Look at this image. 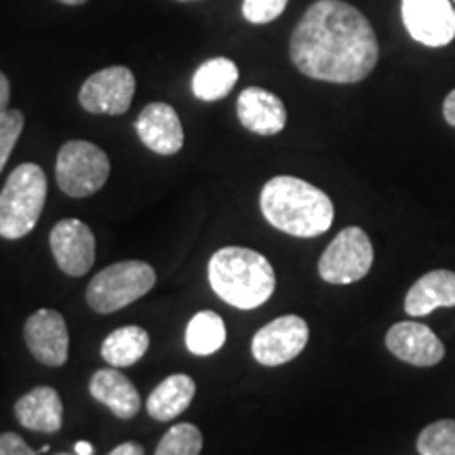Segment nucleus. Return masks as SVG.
<instances>
[{
	"label": "nucleus",
	"instance_id": "2f4dec72",
	"mask_svg": "<svg viewBox=\"0 0 455 455\" xmlns=\"http://www.w3.org/2000/svg\"><path fill=\"white\" fill-rule=\"evenodd\" d=\"M60 3H64V4H72V7H78V4L89 3V0H60Z\"/></svg>",
	"mask_w": 455,
	"mask_h": 455
},
{
	"label": "nucleus",
	"instance_id": "dca6fc26",
	"mask_svg": "<svg viewBox=\"0 0 455 455\" xmlns=\"http://www.w3.org/2000/svg\"><path fill=\"white\" fill-rule=\"evenodd\" d=\"M89 392L95 401L106 405L118 419H131L141 409V396L127 375L116 367L100 369L91 375Z\"/></svg>",
	"mask_w": 455,
	"mask_h": 455
},
{
	"label": "nucleus",
	"instance_id": "39448f33",
	"mask_svg": "<svg viewBox=\"0 0 455 455\" xmlns=\"http://www.w3.org/2000/svg\"><path fill=\"white\" fill-rule=\"evenodd\" d=\"M155 283L156 272L146 261H118L91 278L87 304L100 315H112L144 298Z\"/></svg>",
	"mask_w": 455,
	"mask_h": 455
},
{
	"label": "nucleus",
	"instance_id": "7c9ffc66",
	"mask_svg": "<svg viewBox=\"0 0 455 455\" xmlns=\"http://www.w3.org/2000/svg\"><path fill=\"white\" fill-rule=\"evenodd\" d=\"M74 451H76V455H93L95 449L89 441H78L76 445H74Z\"/></svg>",
	"mask_w": 455,
	"mask_h": 455
},
{
	"label": "nucleus",
	"instance_id": "7ed1b4c3",
	"mask_svg": "<svg viewBox=\"0 0 455 455\" xmlns=\"http://www.w3.org/2000/svg\"><path fill=\"white\" fill-rule=\"evenodd\" d=\"M209 284L226 304L253 310L272 298L276 276L261 253L247 247H224L209 259Z\"/></svg>",
	"mask_w": 455,
	"mask_h": 455
},
{
	"label": "nucleus",
	"instance_id": "f257e3e1",
	"mask_svg": "<svg viewBox=\"0 0 455 455\" xmlns=\"http://www.w3.org/2000/svg\"><path fill=\"white\" fill-rule=\"evenodd\" d=\"M289 55L308 78L352 84L373 72L379 44L369 20L356 7L344 0H316L295 26Z\"/></svg>",
	"mask_w": 455,
	"mask_h": 455
},
{
	"label": "nucleus",
	"instance_id": "9d476101",
	"mask_svg": "<svg viewBox=\"0 0 455 455\" xmlns=\"http://www.w3.org/2000/svg\"><path fill=\"white\" fill-rule=\"evenodd\" d=\"M401 15L409 36L426 47H445L455 38L451 0H403Z\"/></svg>",
	"mask_w": 455,
	"mask_h": 455
},
{
	"label": "nucleus",
	"instance_id": "aec40b11",
	"mask_svg": "<svg viewBox=\"0 0 455 455\" xmlns=\"http://www.w3.org/2000/svg\"><path fill=\"white\" fill-rule=\"evenodd\" d=\"M238 68L228 57H213L196 68L192 76V93L201 101H220L235 89Z\"/></svg>",
	"mask_w": 455,
	"mask_h": 455
},
{
	"label": "nucleus",
	"instance_id": "b1692460",
	"mask_svg": "<svg viewBox=\"0 0 455 455\" xmlns=\"http://www.w3.org/2000/svg\"><path fill=\"white\" fill-rule=\"evenodd\" d=\"M419 455H455V419H439L419 432Z\"/></svg>",
	"mask_w": 455,
	"mask_h": 455
},
{
	"label": "nucleus",
	"instance_id": "cd10ccee",
	"mask_svg": "<svg viewBox=\"0 0 455 455\" xmlns=\"http://www.w3.org/2000/svg\"><path fill=\"white\" fill-rule=\"evenodd\" d=\"M9 100H11V84L9 78L0 72V118L4 116L9 110Z\"/></svg>",
	"mask_w": 455,
	"mask_h": 455
},
{
	"label": "nucleus",
	"instance_id": "473e14b6",
	"mask_svg": "<svg viewBox=\"0 0 455 455\" xmlns=\"http://www.w3.org/2000/svg\"><path fill=\"white\" fill-rule=\"evenodd\" d=\"M180 3H192V0H180Z\"/></svg>",
	"mask_w": 455,
	"mask_h": 455
},
{
	"label": "nucleus",
	"instance_id": "9b49d317",
	"mask_svg": "<svg viewBox=\"0 0 455 455\" xmlns=\"http://www.w3.org/2000/svg\"><path fill=\"white\" fill-rule=\"evenodd\" d=\"M55 264L68 276L87 275L95 261V236L81 220H61L49 235Z\"/></svg>",
	"mask_w": 455,
	"mask_h": 455
},
{
	"label": "nucleus",
	"instance_id": "1a4fd4ad",
	"mask_svg": "<svg viewBox=\"0 0 455 455\" xmlns=\"http://www.w3.org/2000/svg\"><path fill=\"white\" fill-rule=\"evenodd\" d=\"M135 95V76L129 68L110 66L91 74L81 87L78 101L91 114L118 116L131 108Z\"/></svg>",
	"mask_w": 455,
	"mask_h": 455
},
{
	"label": "nucleus",
	"instance_id": "c756f323",
	"mask_svg": "<svg viewBox=\"0 0 455 455\" xmlns=\"http://www.w3.org/2000/svg\"><path fill=\"white\" fill-rule=\"evenodd\" d=\"M443 116L445 121L455 127V89L445 98V104H443Z\"/></svg>",
	"mask_w": 455,
	"mask_h": 455
},
{
	"label": "nucleus",
	"instance_id": "6ab92c4d",
	"mask_svg": "<svg viewBox=\"0 0 455 455\" xmlns=\"http://www.w3.org/2000/svg\"><path fill=\"white\" fill-rule=\"evenodd\" d=\"M196 395V384L190 375L173 373L164 378L146 401V411L156 422H171L190 407Z\"/></svg>",
	"mask_w": 455,
	"mask_h": 455
},
{
	"label": "nucleus",
	"instance_id": "4468645a",
	"mask_svg": "<svg viewBox=\"0 0 455 455\" xmlns=\"http://www.w3.org/2000/svg\"><path fill=\"white\" fill-rule=\"evenodd\" d=\"M135 131L141 144L161 156L178 155L184 148V127L178 112L164 101L148 104L135 121Z\"/></svg>",
	"mask_w": 455,
	"mask_h": 455
},
{
	"label": "nucleus",
	"instance_id": "2eb2a0df",
	"mask_svg": "<svg viewBox=\"0 0 455 455\" xmlns=\"http://www.w3.org/2000/svg\"><path fill=\"white\" fill-rule=\"evenodd\" d=\"M236 114L244 129L264 138L281 133L287 124V110H284L283 100L261 87H247L238 95Z\"/></svg>",
	"mask_w": 455,
	"mask_h": 455
},
{
	"label": "nucleus",
	"instance_id": "423d86ee",
	"mask_svg": "<svg viewBox=\"0 0 455 455\" xmlns=\"http://www.w3.org/2000/svg\"><path fill=\"white\" fill-rule=\"evenodd\" d=\"M110 175V161L100 146L74 140L61 146L55 163V178L61 192L84 198L101 190Z\"/></svg>",
	"mask_w": 455,
	"mask_h": 455
},
{
	"label": "nucleus",
	"instance_id": "393cba45",
	"mask_svg": "<svg viewBox=\"0 0 455 455\" xmlns=\"http://www.w3.org/2000/svg\"><path fill=\"white\" fill-rule=\"evenodd\" d=\"M24 123L26 118L20 110H7V114L0 118V173L7 164L21 131H24Z\"/></svg>",
	"mask_w": 455,
	"mask_h": 455
},
{
	"label": "nucleus",
	"instance_id": "72a5a7b5",
	"mask_svg": "<svg viewBox=\"0 0 455 455\" xmlns=\"http://www.w3.org/2000/svg\"><path fill=\"white\" fill-rule=\"evenodd\" d=\"M57 455H70V453H57Z\"/></svg>",
	"mask_w": 455,
	"mask_h": 455
},
{
	"label": "nucleus",
	"instance_id": "6e6552de",
	"mask_svg": "<svg viewBox=\"0 0 455 455\" xmlns=\"http://www.w3.org/2000/svg\"><path fill=\"white\" fill-rule=\"evenodd\" d=\"M310 338L308 323L301 316L287 315L268 323L253 335L251 352L259 365L278 367L301 355Z\"/></svg>",
	"mask_w": 455,
	"mask_h": 455
},
{
	"label": "nucleus",
	"instance_id": "f03ea898",
	"mask_svg": "<svg viewBox=\"0 0 455 455\" xmlns=\"http://www.w3.org/2000/svg\"><path fill=\"white\" fill-rule=\"evenodd\" d=\"M259 207L270 226L298 238L325 235L335 218L325 192L291 175H278L261 188Z\"/></svg>",
	"mask_w": 455,
	"mask_h": 455
},
{
	"label": "nucleus",
	"instance_id": "a211bd4d",
	"mask_svg": "<svg viewBox=\"0 0 455 455\" xmlns=\"http://www.w3.org/2000/svg\"><path fill=\"white\" fill-rule=\"evenodd\" d=\"M455 306V272L432 270L409 289L405 312L409 316H426L436 308Z\"/></svg>",
	"mask_w": 455,
	"mask_h": 455
},
{
	"label": "nucleus",
	"instance_id": "412c9836",
	"mask_svg": "<svg viewBox=\"0 0 455 455\" xmlns=\"http://www.w3.org/2000/svg\"><path fill=\"white\" fill-rule=\"evenodd\" d=\"M150 348V335L144 327L127 325L112 331L101 344V358L110 367H131Z\"/></svg>",
	"mask_w": 455,
	"mask_h": 455
},
{
	"label": "nucleus",
	"instance_id": "bb28decb",
	"mask_svg": "<svg viewBox=\"0 0 455 455\" xmlns=\"http://www.w3.org/2000/svg\"><path fill=\"white\" fill-rule=\"evenodd\" d=\"M0 455H38L28 443L15 432L0 435Z\"/></svg>",
	"mask_w": 455,
	"mask_h": 455
},
{
	"label": "nucleus",
	"instance_id": "c85d7f7f",
	"mask_svg": "<svg viewBox=\"0 0 455 455\" xmlns=\"http://www.w3.org/2000/svg\"><path fill=\"white\" fill-rule=\"evenodd\" d=\"M108 455H144V447L135 441H127V443H121L118 447H114Z\"/></svg>",
	"mask_w": 455,
	"mask_h": 455
},
{
	"label": "nucleus",
	"instance_id": "f3484780",
	"mask_svg": "<svg viewBox=\"0 0 455 455\" xmlns=\"http://www.w3.org/2000/svg\"><path fill=\"white\" fill-rule=\"evenodd\" d=\"M15 418L28 430L53 435L64 424V405L55 388L38 386L15 403Z\"/></svg>",
	"mask_w": 455,
	"mask_h": 455
},
{
	"label": "nucleus",
	"instance_id": "a878e982",
	"mask_svg": "<svg viewBox=\"0 0 455 455\" xmlns=\"http://www.w3.org/2000/svg\"><path fill=\"white\" fill-rule=\"evenodd\" d=\"M289 0H243V17L249 24H270L287 9Z\"/></svg>",
	"mask_w": 455,
	"mask_h": 455
},
{
	"label": "nucleus",
	"instance_id": "20e7f679",
	"mask_svg": "<svg viewBox=\"0 0 455 455\" xmlns=\"http://www.w3.org/2000/svg\"><path fill=\"white\" fill-rule=\"evenodd\" d=\"M47 201V178L34 163L13 169L0 192V236L7 241L24 238L34 230Z\"/></svg>",
	"mask_w": 455,
	"mask_h": 455
},
{
	"label": "nucleus",
	"instance_id": "f704fd0d",
	"mask_svg": "<svg viewBox=\"0 0 455 455\" xmlns=\"http://www.w3.org/2000/svg\"><path fill=\"white\" fill-rule=\"evenodd\" d=\"M453 3H455V0H453Z\"/></svg>",
	"mask_w": 455,
	"mask_h": 455
},
{
	"label": "nucleus",
	"instance_id": "4be33fe9",
	"mask_svg": "<svg viewBox=\"0 0 455 455\" xmlns=\"http://www.w3.org/2000/svg\"><path fill=\"white\" fill-rule=\"evenodd\" d=\"M226 344L224 318L213 310H203L190 318L186 327V346L192 355H215Z\"/></svg>",
	"mask_w": 455,
	"mask_h": 455
},
{
	"label": "nucleus",
	"instance_id": "f8f14e48",
	"mask_svg": "<svg viewBox=\"0 0 455 455\" xmlns=\"http://www.w3.org/2000/svg\"><path fill=\"white\" fill-rule=\"evenodd\" d=\"M28 350L38 363L47 367H61L68 361L70 338L68 325L60 312L41 308L26 321L24 327Z\"/></svg>",
	"mask_w": 455,
	"mask_h": 455
},
{
	"label": "nucleus",
	"instance_id": "ddd939ff",
	"mask_svg": "<svg viewBox=\"0 0 455 455\" xmlns=\"http://www.w3.org/2000/svg\"><path fill=\"white\" fill-rule=\"evenodd\" d=\"M386 348L403 363L415 367L439 365L445 356V346L436 333L422 323L403 321L386 333Z\"/></svg>",
	"mask_w": 455,
	"mask_h": 455
},
{
	"label": "nucleus",
	"instance_id": "5701e85b",
	"mask_svg": "<svg viewBox=\"0 0 455 455\" xmlns=\"http://www.w3.org/2000/svg\"><path fill=\"white\" fill-rule=\"evenodd\" d=\"M203 435L195 424H178L167 430L155 455H201Z\"/></svg>",
	"mask_w": 455,
	"mask_h": 455
},
{
	"label": "nucleus",
	"instance_id": "0eeeda50",
	"mask_svg": "<svg viewBox=\"0 0 455 455\" xmlns=\"http://www.w3.org/2000/svg\"><path fill=\"white\" fill-rule=\"evenodd\" d=\"M373 266V244L358 226L344 228L329 243L318 259V275L325 283L352 284L369 275Z\"/></svg>",
	"mask_w": 455,
	"mask_h": 455
}]
</instances>
